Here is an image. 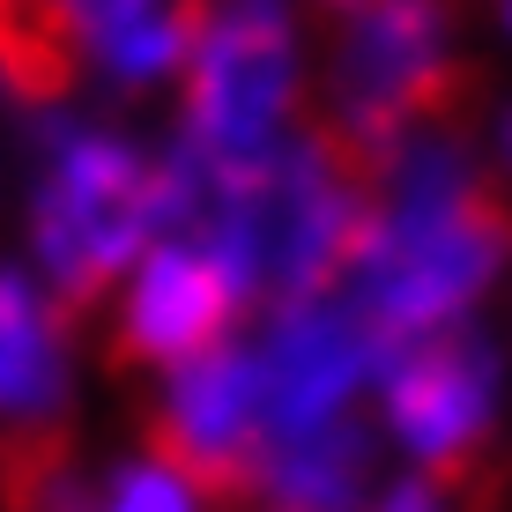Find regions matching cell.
<instances>
[{"label":"cell","instance_id":"5","mask_svg":"<svg viewBox=\"0 0 512 512\" xmlns=\"http://www.w3.org/2000/svg\"><path fill=\"white\" fill-rule=\"evenodd\" d=\"M453 90V23L438 0H357L334 38V141L364 171L438 119Z\"/></svg>","mask_w":512,"mask_h":512},{"label":"cell","instance_id":"15","mask_svg":"<svg viewBox=\"0 0 512 512\" xmlns=\"http://www.w3.org/2000/svg\"><path fill=\"white\" fill-rule=\"evenodd\" d=\"M327 8H334V15H342V8H357V0H327Z\"/></svg>","mask_w":512,"mask_h":512},{"label":"cell","instance_id":"14","mask_svg":"<svg viewBox=\"0 0 512 512\" xmlns=\"http://www.w3.org/2000/svg\"><path fill=\"white\" fill-rule=\"evenodd\" d=\"M372 512H446V498H438L431 475H409V483L379 490V505H372Z\"/></svg>","mask_w":512,"mask_h":512},{"label":"cell","instance_id":"9","mask_svg":"<svg viewBox=\"0 0 512 512\" xmlns=\"http://www.w3.org/2000/svg\"><path fill=\"white\" fill-rule=\"evenodd\" d=\"M156 453H171L208 498H238L245 468L260 453V394L245 342H216L201 357L171 364L164 409H156Z\"/></svg>","mask_w":512,"mask_h":512},{"label":"cell","instance_id":"3","mask_svg":"<svg viewBox=\"0 0 512 512\" xmlns=\"http://www.w3.org/2000/svg\"><path fill=\"white\" fill-rule=\"evenodd\" d=\"M171 231L164 156L45 104L30 127V245L60 297H97Z\"/></svg>","mask_w":512,"mask_h":512},{"label":"cell","instance_id":"12","mask_svg":"<svg viewBox=\"0 0 512 512\" xmlns=\"http://www.w3.org/2000/svg\"><path fill=\"white\" fill-rule=\"evenodd\" d=\"M67 401V342L60 312L30 275L0 268V416L45 423Z\"/></svg>","mask_w":512,"mask_h":512},{"label":"cell","instance_id":"8","mask_svg":"<svg viewBox=\"0 0 512 512\" xmlns=\"http://www.w3.org/2000/svg\"><path fill=\"white\" fill-rule=\"evenodd\" d=\"M253 305L245 282L231 275V260L216 245H201L193 231H164L149 253L127 268V297H119V349L134 364H171L201 357V349L231 342V320Z\"/></svg>","mask_w":512,"mask_h":512},{"label":"cell","instance_id":"10","mask_svg":"<svg viewBox=\"0 0 512 512\" xmlns=\"http://www.w3.org/2000/svg\"><path fill=\"white\" fill-rule=\"evenodd\" d=\"M245 512H372L379 505V431L364 416H334L290 438H260L238 483Z\"/></svg>","mask_w":512,"mask_h":512},{"label":"cell","instance_id":"13","mask_svg":"<svg viewBox=\"0 0 512 512\" xmlns=\"http://www.w3.org/2000/svg\"><path fill=\"white\" fill-rule=\"evenodd\" d=\"M201 498L208 490L171 453H141V461H119L104 483H90L82 512H201Z\"/></svg>","mask_w":512,"mask_h":512},{"label":"cell","instance_id":"6","mask_svg":"<svg viewBox=\"0 0 512 512\" xmlns=\"http://www.w3.org/2000/svg\"><path fill=\"white\" fill-rule=\"evenodd\" d=\"M253 357V394H260V438H290L312 423L357 416L372 394L386 342L357 320L342 290H312L268 312V327L245 342Z\"/></svg>","mask_w":512,"mask_h":512},{"label":"cell","instance_id":"16","mask_svg":"<svg viewBox=\"0 0 512 512\" xmlns=\"http://www.w3.org/2000/svg\"><path fill=\"white\" fill-rule=\"evenodd\" d=\"M505 30H512V0H505Z\"/></svg>","mask_w":512,"mask_h":512},{"label":"cell","instance_id":"11","mask_svg":"<svg viewBox=\"0 0 512 512\" xmlns=\"http://www.w3.org/2000/svg\"><path fill=\"white\" fill-rule=\"evenodd\" d=\"M67 30V52L90 60L104 82H164L186 60V15H171V0H52Z\"/></svg>","mask_w":512,"mask_h":512},{"label":"cell","instance_id":"7","mask_svg":"<svg viewBox=\"0 0 512 512\" xmlns=\"http://www.w3.org/2000/svg\"><path fill=\"white\" fill-rule=\"evenodd\" d=\"M379 423L416 468L453 475L498 423V349L475 327H438L386 342L379 357Z\"/></svg>","mask_w":512,"mask_h":512},{"label":"cell","instance_id":"4","mask_svg":"<svg viewBox=\"0 0 512 512\" xmlns=\"http://www.w3.org/2000/svg\"><path fill=\"white\" fill-rule=\"evenodd\" d=\"M179 164L193 179H231L290 141L297 23L290 0H208L186 23L179 60Z\"/></svg>","mask_w":512,"mask_h":512},{"label":"cell","instance_id":"2","mask_svg":"<svg viewBox=\"0 0 512 512\" xmlns=\"http://www.w3.org/2000/svg\"><path fill=\"white\" fill-rule=\"evenodd\" d=\"M164 179L171 231L216 245L245 297H275V305L327 290L364 223V164L327 134H290L231 179H193L179 156H164Z\"/></svg>","mask_w":512,"mask_h":512},{"label":"cell","instance_id":"1","mask_svg":"<svg viewBox=\"0 0 512 512\" xmlns=\"http://www.w3.org/2000/svg\"><path fill=\"white\" fill-rule=\"evenodd\" d=\"M379 201H364V223L342 260V297L379 342L468 327V312L490 297V282L512 260V216L483 186L475 156L438 127L409 134L379 156Z\"/></svg>","mask_w":512,"mask_h":512}]
</instances>
